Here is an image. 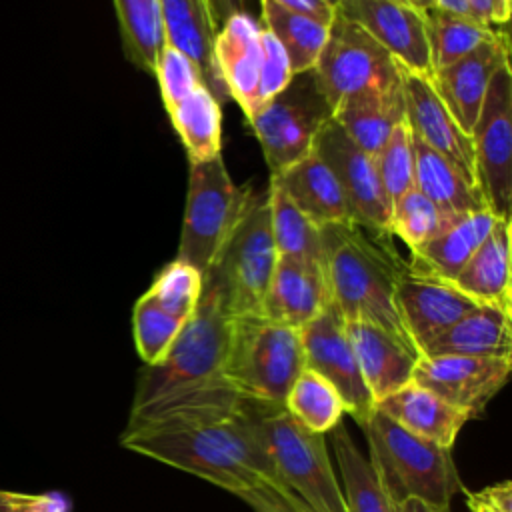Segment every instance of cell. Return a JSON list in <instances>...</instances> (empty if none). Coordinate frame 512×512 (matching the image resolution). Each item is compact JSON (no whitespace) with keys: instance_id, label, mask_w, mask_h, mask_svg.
<instances>
[{"instance_id":"1","label":"cell","mask_w":512,"mask_h":512,"mask_svg":"<svg viewBox=\"0 0 512 512\" xmlns=\"http://www.w3.org/2000/svg\"><path fill=\"white\" fill-rule=\"evenodd\" d=\"M322 266L330 296L346 320L370 322L414 346L396 310V284L408 262L386 242L354 222L320 226Z\"/></svg>"},{"instance_id":"2","label":"cell","mask_w":512,"mask_h":512,"mask_svg":"<svg viewBox=\"0 0 512 512\" xmlns=\"http://www.w3.org/2000/svg\"><path fill=\"white\" fill-rule=\"evenodd\" d=\"M362 430L368 442V460L398 504L418 498L438 508H450L462 484L448 448L404 430L378 408Z\"/></svg>"},{"instance_id":"3","label":"cell","mask_w":512,"mask_h":512,"mask_svg":"<svg viewBox=\"0 0 512 512\" xmlns=\"http://www.w3.org/2000/svg\"><path fill=\"white\" fill-rule=\"evenodd\" d=\"M234 316L220 292L202 280V294L166 356L140 374L132 410L152 404L178 390L214 380L226 360Z\"/></svg>"},{"instance_id":"4","label":"cell","mask_w":512,"mask_h":512,"mask_svg":"<svg viewBox=\"0 0 512 512\" xmlns=\"http://www.w3.org/2000/svg\"><path fill=\"white\" fill-rule=\"evenodd\" d=\"M304 370L300 330L262 314L234 316L220 378L236 392L284 406V398Z\"/></svg>"},{"instance_id":"5","label":"cell","mask_w":512,"mask_h":512,"mask_svg":"<svg viewBox=\"0 0 512 512\" xmlns=\"http://www.w3.org/2000/svg\"><path fill=\"white\" fill-rule=\"evenodd\" d=\"M276 262L266 188L252 192L202 280L220 292L232 316L260 314Z\"/></svg>"},{"instance_id":"6","label":"cell","mask_w":512,"mask_h":512,"mask_svg":"<svg viewBox=\"0 0 512 512\" xmlns=\"http://www.w3.org/2000/svg\"><path fill=\"white\" fill-rule=\"evenodd\" d=\"M332 116L334 108L312 68L292 74L290 82L246 120L262 146L270 174H276L312 152L316 136Z\"/></svg>"},{"instance_id":"7","label":"cell","mask_w":512,"mask_h":512,"mask_svg":"<svg viewBox=\"0 0 512 512\" xmlns=\"http://www.w3.org/2000/svg\"><path fill=\"white\" fill-rule=\"evenodd\" d=\"M250 196V186L238 188L232 182L222 154L190 162L186 208L176 258L204 274Z\"/></svg>"},{"instance_id":"8","label":"cell","mask_w":512,"mask_h":512,"mask_svg":"<svg viewBox=\"0 0 512 512\" xmlns=\"http://www.w3.org/2000/svg\"><path fill=\"white\" fill-rule=\"evenodd\" d=\"M260 436L280 484L314 512H346L324 434L302 428L284 408L260 422Z\"/></svg>"},{"instance_id":"9","label":"cell","mask_w":512,"mask_h":512,"mask_svg":"<svg viewBox=\"0 0 512 512\" xmlns=\"http://www.w3.org/2000/svg\"><path fill=\"white\" fill-rule=\"evenodd\" d=\"M154 76L188 160L200 162L218 156L222 146L220 102L202 82L196 64L174 46L164 44Z\"/></svg>"},{"instance_id":"10","label":"cell","mask_w":512,"mask_h":512,"mask_svg":"<svg viewBox=\"0 0 512 512\" xmlns=\"http://www.w3.org/2000/svg\"><path fill=\"white\" fill-rule=\"evenodd\" d=\"M474 170L484 204L498 218L512 216V68L492 76L470 132Z\"/></svg>"},{"instance_id":"11","label":"cell","mask_w":512,"mask_h":512,"mask_svg":"<svg viewBox=\"0 0 512 512\" xmlns=\"http://www.w3.org/2000/svg\"><path fill=\"white\" fill-rule=\"evenodd\" d=\"M314 72L332 104L366 88L400 84V64L366 30L336 12Z\"/></svg>"},{"instance_id":"12","label":"cell","mask_w":512,"mask_h":512,"mask_svg":"<svg viewBox=\"0 0 512 512\" xmlns=\"http://www.w3.org/2000/svg\"><path fill=\"white\" fill-rule=\"evenodd\" d=\"M304 368L326 378L342 396L346 414L362 428L376 410V402L364 384L348 330L346 318L334 298L300 328Z\"/></svg>"},{"instance_id":"13","label":"cell","mask_w":512,"mask_h":512,"mask_svg":"<svg viewBox=\"0 0 512 512\" xmlns=\"http://www.w3.org/2000/svg\"><path fill=\"white\" fill-rule=\"evenodd\" d=\"M312 150L338 178L352 222L374 234L390 236L392 200L380 184L374 158L360 150L334 118L324 124Z\"/></svg>"},{"instance_id":"14","label":"cell","mask_w":512,"mask_h":512,"mask_svg":"<svg viewBox=\"0 0 512 512\" xmlns=\"http://www.w3.org/2000/svg\"><path fill=\"white\" fill-rule=\"evenodd\" d=\"M510 368L512 358L420 356L412 380L464 410L470 418H478L492 396L506 384Z\"/></svg>"},{"instance_id":"15","label":"cell","mask_w":512,"mask_h":512,"mask_svg":"<svg viewBox=\"0 0 512 512\" xmlns=\"http://www.w3.org/2000/svg\"><path fill=\"white\" fill-rule=\"evenodd\" d=\"M400 86L404 96V116L410 132L454 164L460 174L478 188L472 138L460 128L446 104L440 100L430 76L400 68Z\"/></svg>"},{"instance_id":"16","label":"cell","mask_w":512,"mask_h":512,"mask_svg":"<svg viewBox=\"0 0 512 512\" xmlns=\"http://www.w3.org/2000/svg\"><path fill=\"white\" fill-rule=\"evenodd\" d=\"M336 12L366 30L400 68L432 74L422 12L398 0H338Z\"/></svg>"},{"instance_id":"17","label":"cell","mask_w":512,"mask_h":512,"mask_svg":"<svg viewBox=\"0 0 512 512\" xmlns=\"http://www.w3.org/2000/svg\"><path fill=\"white\" fill-rule=\"evenodd\" d=\"M504 64H510V40L504 30H498L464 58L430 74L436 94L466 134L478 120L492 76Z\"/></svg>"},{"instance_id":"18","label":"cell","mask_w":512,"mask_h":512,"mask_svg":"<svg viewBox=\"0 0 512 512\" xmlns=\"http://www.w3.org/2000/svg\"><path fill=\"white\" fill-rule=\"evenodd\" d=\"M478 302L452 282L406 270L396 284V310L418 352L448 330Z\"/></svg>"},{"instance_id":"19","label":"cell","mask_w":512,"mask_h":512,"mask_svg":"<svg viewBox=\"0 0 512 512\" xmlns=\"http://www.w3.org/2000/svg\"><path fill=\"white\" fill-rule=\"evenodd\" d=\"M264 26L252 14H234L218 30L214 60L228 96L240 104L250 118L258 110V84L262 74Z\"/></svg>"},{"instance_id":"20","label":"cell","mask_w":512,"mask_h":512,"mask_svg":"<svg viewBox=\"0 0 512 512\" xmlns=\"http://www.w3.org/2000/svg\"><path fill=\"white\" fill-rule=\"evenodd\" d=\"M346 330L364 384L376 404L412 382L420 358L418 350L364 320H346Z\"/></svg>"},{"instance_id":"21","label":"cell","mask_w":512,"mask_h":512,"mask_svg":"<svg viewBox=\"0 0 512 512\" xmlns=\"http://www.w3.org/2000/svg\"><path fill=\"white\" fill-rule=\"evenodd\" d=\"M330 298L322 264L278 256L260 314L272 322L300 330Z\"/></svg>"},{"instance_id":"22","label":"cell","mask_w":512,"mask_h":512,"mask_svg":"<svg viewBox=\"0 0 512 512\" xmlns=\"http://www.w3.org/2000/svg\"><path fill=\"white\" fill-rule=\"evenodd\" d=\"M158 6L166 44L186 54L196 64L210 94L220 104L226 102L230 96L214 60L216 28L206 0H158Z\"/></svg>"},{"instance_id":"23","label":"cell","mask_w":512,"mask_h":512,"mask_svg":"<svg viewBox=\"0 0 512 512\" xmlns=\"http://www.w3.org/2000/svg\"><path fill=\"white\" fill-rule=\"evenodd\" d=\"M376 408L404 430L452 450L470 416L414 380L386 396Z\"/></svg>"},{"instance_id":"24","label":"cell","mask_w":512,"mask_h":512,"mask_svg":"<svg viewBox=\"0 0 512 512\" xmlns=\"http://www.w3.org/2000/svg\"><path fill=\"white\" fill-rule=\"evenodd\" d=\"M444 354L512 358V310L476 304L420 352V356Z\"/></svg>"},{"instance_id":"25","label":"cell","mask_w":512,"mask_h":512,"mask_svg":"<svg viewBox=\"0 0 512 512\" xmlns=\"http://www.w3.org/2000/svg\"><path fill=\"white\" fill-rule=\"evenodd\" d=\"M494 212L478 210L452 222L444 232L410 252L408 270L422 276L454 282L458 272L498 224Z\"/></svg>"},{"instance_id":"26","label":"cell","mask_w":512,"mask_h":512,"mask_svg":"<svg viewBox=\"0 0 512 512\" xmlns=\"http://www.w3.org/2000/svg\"><path fill=\"white\" fill-rule=\"evenodd\" d=\"M270 180L318 226L352 222L338 178L314 150L286 170L270 174Z\"/></svg>"},{"instance_id":"27","label":"cell","mask_w":512,"mask_h":512,"mask_svg":"<svg viewBox=\"0 0 512 512\" xmlns=\"http://www.w3.org/2000/svg\"><path fill=\"white\" fill-rule=\"evenodd\" d=\"M332 118L360 150L374 156L392 128L406 120L402 86L366 88L350 94L336 104Z\"/></svg>"},{"instance_id":"28","label":"cell","mask_w":512,"mask_h":512,"mask_svg":"<svg viewBox=\"0 0 512 512\" xmlns=\"http://www.w3.org/2000/svg\"><path fill=\"white\" fill-rule=\"evenodd\" d=\"M478 304L512 310L510 296V220L500 218L452 282Z\"/></svg>"},{"instance_id":"29","label":"cell","mask_w":512,"mask_h":512,"mask_svg":"<svg viewBox=\"0 0 512 512\" xmlns=\"http://www.w3.org/2000/svg\"><path fill=\"white\" fill-rule=\"evenodd\" d=\"M414 150V188L420 190L440 212L460 218L478 210H486L484 198L460 170L436 150L420 142L412 134Z\"/></svg>"},{"instance_id":"30","label":"cell","mask_w":512,"mask_h":512,"mask_svg":"<svg viewBox=\"0 0 512 512\" xmlns=\"http://www.w3.org/2000/svg\"><path fill=\"white\" fill-rule=\"evenodd\" d=\"M330 436L346 512H400L398 502L384 488L368 456L354 444L348 428L340 422L330 430Z\"/></svg>"},{"instance_id":"31","label":"cell","mask_w":512,"mask_h":512,"mask_svg":"<svg viewBox=\"0 0 512 512\" xmlns=\"http://www.w3.org/2000/svg\"><path fill=\"white\" fill-rule=\"evenodd\" d=\"M260 22L284 48L292 74L312 70L326 44L330 24L286 10L272 0H260Z\"/></svg>"},{"instance_id":"32","label":"cell","mask_w":512,"mask_h":512,"mask_svg":"<svg viewBox=\"0 0 512 512\" xmlns=\"http://www.w3.org/2000/svg\"><path fill=\"white\" fill-rule=\"evenodd\" d=\"M432 72L464 58L490 40L498 28L486 26L468 14H456L438 6L422 12Z\"/></svg>"},{"instance_id":"33","label":"cell","mask_w":512,"mask_h":512,"mask_svg":"<svg viewBox=\"0 0 512 512\" xmlns=\"http://www.w3.org/2000/svg\"><path fill=\"white\" fill-rule=\"evenodd\" d=\"M270 230L280 258H292L308 264H322V232L286 194L270 180Z\"/></svg>"},{"instance_id":"34","label":"cell","mask_w":512,"mask_h":512,"mask_svg":"<svg viewBox=\"0 0 512 512\" xmlns=\"http://www.w3.org/2000/svg\"><path fill=\"white\" fill-rule=\"evenodd\" d=\"M122 50L128 62L154 76L156 60L166 44L158 0H112Z\"/></svg>"},{"instance_id":"35","label":"cell","mask_w":512,"mask_h":512,"mask_svg":"<svg viewBox=\"0 0 512 512\" xmlns=\"http://www.w3.org/2000/svg\"><path fill=\"white\" fill-rule=\"evenodd\" d=\"M284 410L308 432L328 434L342 422L346 414L342 396L320 374L304 368L292 382Z\"/></svg>"},{"instance_id":"36","label":"cell","mask_w":512,"mask_h":512,"mask_svg":"<svg viewBox=\"0 0 512 512\" xmlns=\"http://www.w3.org/2000/svg\"><path fill=\"white\" fill-rule=\"evenodd\" d=\"M456 220L458 218L440 212L420 190L412 188L392 200L390 234H396L412 252L444 232Z\"/></svg>"},{"instance_id":"37","label":"cell","mask_w":512,"mask_h":512,"mask_svg":"<svg viewBox=\"0 0 512 512\" xmlns=\"http://www.w3.org/2000/svg\"><path fill=\"white\" fill-rule=\"evenodd\" d=\"M144 294L164 312L186 322L200 300L202 274L194 266L174 258L156 274L152 286Z\"/></svg>"},{"instance_id":"38","label":"cell","mask_w":512,"mask_h":512,"mask_svg":"<svg viewBox=\"0 0 512 512\" xmlns=\"http://www.w3.org/2000/svg\"><path fill=\"white\" fill-rule=\"evenodd\" d=\"M132 326L136 350L142 362L146 366H152L166 356L184 322L164 312L146 294H142L134 306Z\"/></svg>"},{"instance_id":"39","label":"cell","mask_w":512,"mask_h":512,"mask_svg":"<svg viewBox=\"0 0 512 512\" xmlns=\"http://www.w3.org/2000/svg\"><path fill=\"white\" fill-rule=\"evenodd\" d=\"M380 184L390 200L414 188V150L412 132L402 120L396 124L384 146L372 156Z\"/></svg>"},{"instance_id":"40","label":"cell","mask_w":512,"mask_h":512,"mask_svg":"<svg viewBox=\"0 0 512 512\" xmlns=\"http://www.w3.org/2000/svg\"><path fill=\"white\" fill-rule=\"evenodd\" d=\"M262 48H264V60H262V74L258 84V108H262L272 96H276L292 78V68L288 62V56L280 42L274 38L272 32L264 28L262 32Z\"/></svg>"},{"instance_id":"41","label":"cell","mask_w":512,"mask_h":512,"mask_svg":"<svg viewBox=\"0 0 512 512\" xmlns=\"http://www.w3.org/2000/svg\"><path fill=\"white\" fill-rule=\"evenodd\" d=\"M238 498L244 500L254 512H314L282 484L260 482L244 490Z\"/></svg>"},{"instance_id":"42","label":"cell","mask_w":512,"mask_h":512,"mask_svg":"<svg viewBox=\"0 0 512 512\" xmlns=\"http://www.w3.org/2000/svg\"><path fill=\"white\" fill-rule=\"evenodd\" d=\"M68 500L58 492L22 494L0 490V512H68Z\"/></svg>"},{"instance_id":"43","label":"cell","mask_w":512,"mask_h":512,"mask_svg":"<svg viewBox=\"0 0 512 512\" xmlns=\"http://www.w3.org/2000/svg\"><path fill=\"white\" fill-rule=\"evenodd\" d=\"M468 12L474 20L494 26V24H506L510 18V0H466Z\"/></svg>"},{"instance_id":"44","label":"cell","mask_w":512,"mask_h":512,"mask_svg":"<svg viewBox=\"0 0 512 512\" xmlns=\"http://www.w3.org/2000/svg\"><path fill=\"white\" fill-rule=\"evenodd\" d=\"M272 2L286 10L310 16L324 24H330L336 16V6H332L328 0H272Z\"/></svg>"},{"instance_id":"45","label":"cell","mask_w":512,"mask_h":512,"mask_svg":"<svg viewBox=\"0 0 512 512\" xmlns=\"http://www.w3.org/2000/svg\"><path fill=\"white\" fill-rule=\"evenodd\" d=\"M210 18L214 28L218 30L228 18L234 14H252L254 16V6H260V0H206Z\"/></svg>"},{"instance_id":"46","label":"cell","mask_w":512,"mask_h":512,"mask_svg":"<svg viewBox=\"0 0 512 512\" xmlns=\"http://www.w3.org/2000/svg\"><path fill=\"white\" fill-rule=\"evenodd\" d=\"M466 504H468L470 512H508V510L500 508L498 504H494L484 494V490H478V492H468L466 490Z\"/></svg>"},{"instance_id":"47","label":"cell","mask_w":512,"mask_h":512,"mask_svg":"<svg viewBox=\"0 0 512 512\" xmlns=\"http://www.w3.org/2000/svg\"><path fill=\"white\" fill-rule=\"evenodd\" d=\"M398 506H400V512H450V508H438V506H432L418 498H408V500L400 502Z\"/></svg>"},{"instance_id":"48","label":"cell","mask_w":512,"mask_h":512,"mask_svg":"<svg viewBox=\"0 0 512 512\" xmlns=\"http://www.w3.org/2000/svg\"><path fill=\"white\" fill-rule=\"evenodd\" d=\"M436 6L442 8V10H448V12H456V14H468V6H466V0H436Z\"/></svg>"},{"instance_id":"49","label":"cell","mask_w":512,"mask_h":512,"mask_svg":"<svg viewBox=\"0 0 512 512\" xmlns=\"http://www.w3.org/2000/svg\"><path fill=\"white\" fill-rule=\"evenodd\" d=\"M398 2L410 6V8L418 10V12H426L428 8H434V6H436V0H398Z\"/></svg>"},{"instance_id":"50","label":"cell","mask_w":512,"mask_h":512,"mask_svg":"<svg viewBox=\"0 0 512 512\" xmlns=\"http://www.w3.org/2000/svg\"><path fill=\"white\" fill-rule=\"evenodd\" d=\"M328 2H330L332 6H336V4H338V0H328Z\"/></svg>"}]
</instances>
